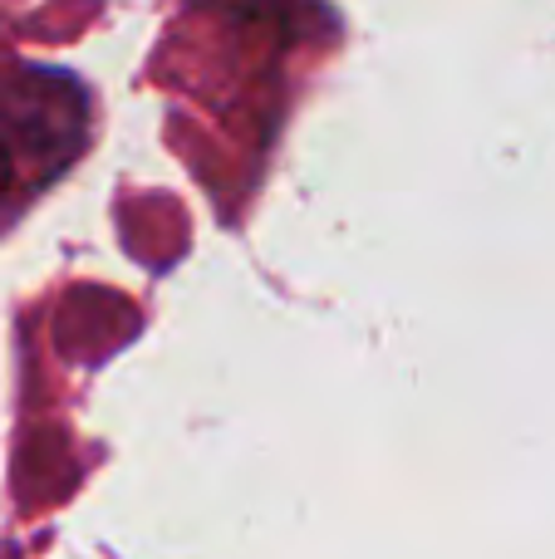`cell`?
<instances>
[{"label":"cell","mask_w":555,"mask_h":559,"mask_svg":"<svg viewBox=\"0 0 555 559\" xmlns=\"http://www.w3.org/2000/svg\"><path fill=\"white\" fill-rule=\"evenodd\" d=\"M5 182H10V153L0 147V192H5Z\"/></svg>","instance_id":"obj_1"}]
</instances>
